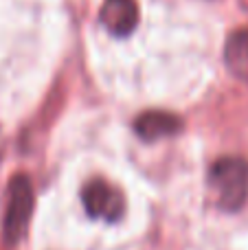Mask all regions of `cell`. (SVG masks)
<instances>
[{"label":"cell","instance_id":"4","mask_svg":"<svg viewBox=\"0 0 248 250\" xmlns=\"http://www.w3.org/2000/svg\"><path fill=\"white\" fill-rule=\"evenodd\" d=\"M99 18L110 33L123 38L130 35L139 24V7L134 0H103Z\"/></svg>","mask_w":248,"mask_h":250},{"label":"cell","instance_id":"3","mask_svg":"<svg viewBox=\"0 0 248 250\" xmlns=\"http://www.w3.org/2000/svg\"><path fill=\"white\" fill-rule=\"evenodd\" d=\"M82 202L90 217L108 222H117L125 208L121 193L103 180H95L86 185V189L82 191Z\"/></svg>","mask_w":248,"mask_h":250},{"label":"cell","instance_id":"2","mask_svg":"<svg viewBox=\"0 0 248 250\" xmlns=\"http://www.w3.org/2000/svg\"><path fill=\"white\" fill-rule=\"evenodd\" d=\"M33 211V189L26 176H16L9 185V204L7 213H4V224H2V237L7 246H16L22 239L26 226H29V217Z\"/></svg>","mask_w":248,"mask_h":250},{"label":"cell","instance_id":"5","mask_svg":"<svg viewBox=\"0 0 248 250\" xmlns=\"http://www.w3.org/2000/svg\"><path fill=\"white\" fill-rule=\"evenodd\" d=\"M180 127H183L180 119L169 112H145L134 123L136 134L143 141H156L163 136H171V134H178Z\"/></svg>","mask_w":248,"mask_h":250},{"label":"cell","instance_id":"6","mask_svg":"<svg viewBox=\"0 0 248 250\" xmlns=\"http://www.w3.org/2000/svg\"><path fill=\"white\" fill-rule=\"evenodd\" d=\"M227 66L235 77L242 82H248V26L237 29L228 35L227 48H224Z\"/></svg>","mask_w":248,"mask_h":250},{"label":"cell","instance_id":"1","mask_svg":"<svg viewBox=\"0 0 248 250\" xmlns=\"http://www.w3.org/2000/svg\"><path fill=\"white\" fill-rule=\"evenodd\" d=\"M209 185L218 195L220 208H242L248 200V160L237 156L215 160L209 171Z\"/></svg>","mask_w":248,"mask_h":250}]
</instances>
